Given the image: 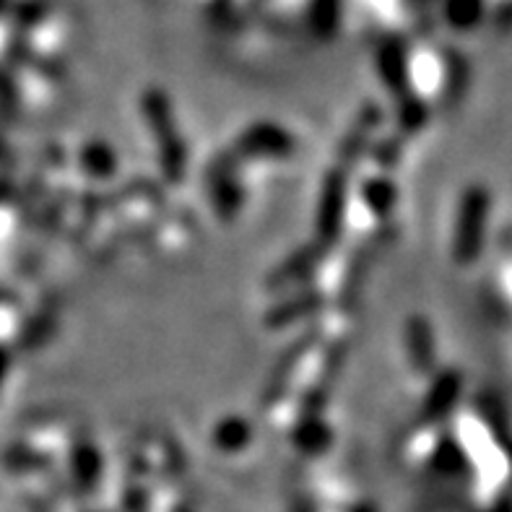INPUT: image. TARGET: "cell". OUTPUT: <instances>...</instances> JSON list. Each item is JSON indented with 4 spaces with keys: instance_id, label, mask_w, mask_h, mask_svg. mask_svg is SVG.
Instances as JSON below:
<instances>
[{
    "instance_id": "1",
    "label": "cell",
    "mask_w": 512,
    "mask_h": 512,
    "mask_svg": "<svg viewBox=\"0 0 512 512\" xmlns=\"http://www.w3.org/2000/svg\"><path fill=\"white\" fill-rule=\"evenodd\" d=\"M492 221V193L484 185H468L461 193L453 227V260L458 266H474L484 253Z\"/></svg>"
},
{
    "instance_id": "2",
    "label": "cell",
    "mask_w": 512,
    "mask_h": 512,
    "mask_svg": "<svg viewBox=\"0 0 512 512\" xmlns=\"http://www.w3.org/2000/svg\"><path fill=\"white\" fill-rule=\"evenodd\" d=\"M143 117H146V125H149L151 136L156 141V151H159V162H162V172L167 180L177 182L185 175V159H188V151H185V143H182L180 130H177L175 112H172V104L167 102L162 91H146L141 102Z\"/></svg>"
},
{
    "instance_id": "3",
    "label": "cell",
    "mask_w": 512,
    "mask_h": 512,
    "mask_svg": "<svg viewBox=\"0 0 512 512\" xmlns=\"http://www.w3.org/2000/svg\"><path fill=\"white\" fill-rule=\"evenodd\" d=\"M346 206H349V180L344 169H333L323 180L318 195V214H315V234L318 247H328L341 240L346 221Z\"/></svg>"
},
{
    "instance_id": "4",
    "label": "cell",
    "mask_w": 512,
    "mask_h": 512,
    "mask_svg": "<svg viewBox=\"0 0 512 512\" xmlns=\"http://www.w3.org/2000/svg\"><path fill=\"white\" fill-rule=\"evenodd\" d=\"M237 156L242 159H286L294 151V138L276 123H253L237 138Z\"/></svg>"
},
{
    "instance_id": "5",
    "label": "cell",
    "mask_w": 512,
    "mask_h": 512,
    "mask_svg": "<svg viewBox=\"0 0 512 512\" xmlns=\"http://www.w3.org/2000/svg\"><path fill=\"white\" fill-rule=\"evenodd\" d=\"M463 396V375L455 370L437 372L427 396L422 403V422L424 424H442L461 403Z\"/></svg>"
},
{
    "instance_id": "6",
    "label": "cell",
    "mask_w": 512,
    "mask_h": 512,
    "mask_svg": "<svg viewBox=\"0 0 512 512\" xmlns=\"http://www.w3.org/2000/svg\"><path fill=\"white\" fill-rule=\"evenodd\" d=\"M208 195L221 219H234L242 208V188L232 162H216L208 169Z\"/></svg>"
},
{
    "instance_id": "7",
    "label": "cell",
    "mask_w": 512,
    "mask_h": 512,
    "mask_svg": "<svg viewBox=\"0 0 512 512\" xmlns=\"http://www.w3.org/2000/svg\"><path fill=\"white\" fill-rule=\"evenodd\" d=\"M403 344H406V357H409L411 367H414L419 375H429L435 372V328L422 315H414L406 323V331H403Z\"/></svg>"
},
{
    "instance_id": "8",
    "label": "cell",
    "mask_w": 512,
    "mask_h": 512,
    "mask_svg": "<svg viewBox=\"0 0 512 512\" xmlns=\"http://www.w3.org/2000/svg\"><path fill=\"white\" fill-rule=\"evenodd\" d=\"M377 73L383 78L385 89H388L390 94H396V99L411 91L409 60H406L403 47H383V50H380V60H377Z\"/></svg>"
},
{
    "instance_id": "9",
    "label": "cell",
    "mask_w": 512,
    "mask_h": 512,
    "mask_svg": "<svg viewBox=\"0 0 512 512\" xmlns=\"http://www.w3.org/2000/svg\"><path fill=\"white\" fill-rule=\"evenodd\" d=\"M362 201L367 203V208H370L377 219H385V216H390V211L396 208L398 188L393 185V180L385 175L367 177V180L362 182Z\"/></svg>"
},
{
    "instance_id": "10",
    "label": "cell",
    "mask_w": 512,
    "mask_h": 512,
    "mask_svg": "<svg viewBox=\"0 0 512 512\" xmlns=\"http://www.w3.org/2000/svg\"><path fill=\"white\" fill-rule=\"evenodd\" d=\"M81 169L86 175H91L94 180H107V177L115 175L117 159L115 151L102 141H91L81 149Z\"/></svg>"
},
{
    "instance_id": "11",
    "label": "cell",
    "mask_w": 512,
    "mask_h": 512,
    "mask_svg": "<svg viewBox=\"0 0 512 512\" xmlns=\"http://www.w3.org/2000/svg\"><path fill=\"white\" fill-rule=\"evenodd\" d=\"M396 117H398V128L403 133H419L424 130L429 120V107L422 97H416V94H403L398 97L396 104Z\"/></svg>"
},
{
    "instance_id": "12",
    "label": "cell",
    "mask_w": 512,
    "mask_h": 512,
    "mask_svg": "<svg viewBox=\"0 0 512 512\" xmlns=\"http://www.w3.org/2000/svg\"><path fill=\"white\" fill-rule=\"evenodd\" d=\"M250 435H253V429L242 416H229V419H221L216 424L214 442L221 450H240L250 442Z\"/></svg>"
},
{
    "instance_id": "13",
    "label": "cell",
    "mask_w": 512,
    "mask_h": 512,
    "mask_svg": "<svg viewBox=\"0 0 512 512\" xmlns=\"http://www.w3.org/2000/svg\"><path fill=\"white\" fill-rule=\"evenodd\" d=\"M484 16V0H450L448 3V24L453 29H474Z\"/></svg>"
},
{
    "instance_id": "14",
    "label": "cell",
    "mask_w": 512,
    "mask_h": 512,
    "mask_svg": "<svg viewBox=\"0 0 512 512\" xmlns=\"http://www.w3.org/2000/svg\"><path fill=\"white\" fill-rule=\"evenodd\" d=\"M318 305H320L318 294H302V297L292 299V302H286V305L279 307L276 312H271L268 323H271V325H289L292 320L302 318V315L312 312V307H318Z\"/></svg>"
},
{
    "instance_id": "15",
    "label": "cell",
    "mask_w": 512,
    "mask_h": 512,
    "mask_svg": "<svg viewBox=\"0 0 512 512\" xmlns=\"http://www.w3.org/2000/svg\"><path fill=\"white\" fill-rule=\"evenodd\" d=\"M297 445H302L305 448L307 442H315V448H318V442H328V427H325L320 419H307V422H302L297 427Z\"/></svg>"
}]
</instances>
